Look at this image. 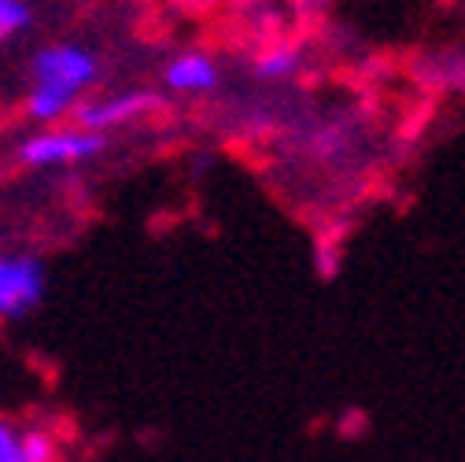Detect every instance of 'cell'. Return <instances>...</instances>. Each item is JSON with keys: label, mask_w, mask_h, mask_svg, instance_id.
Returning <instances> with one entry per match:
<instances>
[{"label": "cell", "mask_w": 465, "mask_h": 462, "mask_svg": "<svg viewBox=\"0 0 465 462\" xmlns=\"http://www.w3.org/2000/svg\"><path fill=\"white\" fill-rule=\"evenodd\" d=\"M100 82V55L85 45L60 41L45 45L30 60V89L23 96V115L34 126H60Z\"/></svg>", "instance_id": "1"}, {"label": "cell", "mask_w": 465, "mask_h": 462, "mask_svg": "<svg viewBox=\"0 0 465 462\" xmlns=\"http://www.w3.org/2000/svg\"><path fill=\"white\" fill-rule=\"evenodd\" d=\"M104 148H107L104 134H89L74 123H60L23 137L15 148V159L30 170H60V166H82L96 159Z\"/></svg>", "instance_id": "2"}, {"label": "cell", "mask_w": 465, "mask_h": 462, "mask_svg": "<svg viewBox=\"0 0 465 462\" xmlns=\"http://www.w3.org/2000/svg\"><path fill=\"white\" fill-rule=\"evenodd\" d=\"M166 100L152 89H119V93H100V96H85L74 115H71V123L89 130V134H104L107 130H123L137 119H148V115H155Z\"/></svg>", "instance_id": "3"}, {"label": "cell", "mask_w": 465, "mask_h": 462, "mask_svg": "<svg viewBox=\"0 0 465 462\" xmlns=\"http://www.w3.org/2000/svg\"><path fill=\"white\" fill-rule=\"evenodd\" d=\"M48 288L45 263L26 252H0V322L30 315Z\"/></svg>", "instance_id": "4"}, {"label": "cell", "mask_w": 465, "mask_h": 462, "mask_svg": "<svg viewBox=\"0 0 465 462\" xmlns=\"http://www.w3.org/2000/svg\"><path fill=\"white\" fill-rule=\"evenodd\" d=\"M218 64L211 60L207 52H178L173 60L163 67V85L170 93H182V96H196V93H211L218 89Z\"/></svg>", "instance_id": "5"}, {"label": "cell", "mask_w": 465, "mask_h": 462, "mask_svg": "<svg viewBox=\"0 0 465 462\" xmlns=\"http://www.w3.org/2000/svg\"><path fill=\"white\" fill-rule=\"evenodd\" d=\"M300 67H303V45L300 41H281V45H270L266 52L255 55L252 75L262 78V82H284V78H292Z\"/></svg>", "instance_id": "6"}, {"label": "cell", "mask_w": 465, "mask_h": 462, "mask_svg": "<svg viewBox=\"0 0 465 462\" xmlns=\"http://www.w3.org/2000/svg\"><path fill=\"white\" fill-rule=\"evenodd\" d=\"M19 458L23 462H60V440L45 426L19 429Z\"/></svg>", "instance_id": "7"}, {"label": "cell", "mask_w": 465, "mask_h": 462, "mask_svg": "<svg viewBox=\"0 0 465 462\" xmlns=\"http://www.w3.org/2000/svg\"><path fill=\"white\" fill-rule=\"evenodd\" d=\"M30 5L26 0H0V41H12L30 26Z\"/></svg>", "instance_id": "8"}, {"label": "cell", "mask_w": 465, "mask_h": 462, "mask_svg": "<svg viewBox=\"0 0 465 462\" xmlns=\"http://www.w3.org/2000/svg\"><path fill=\"white\" fill-rule=\"evenodd\" d=\"M0 462H23L19 458V426L0 415Z\"/></svg>", "instance_id": "9"}, {"label": "cell", "mask_w": 465, "mask_h": 462, "mask_svg": "<svg viewBox=\"0 0 465 462\" xmlns=\"http://www.w3.org/2000/svg\"><path fill=\"white\" fill-rule=\"evenodd\" d=\"M314 266H318V274H322L325 281H332V277L340 274V252H336L332 245H322V248L314 252Z\"/></svg>", "instance_id": "10"}, {"label": "cell", "mask_w": 465, "mask_h": 462, "mask_svg": "<svg viewBox=\"0 0 465 462\" xmlns=\"http://www.w3.org/2000/svg\"><path fill=\"white\" fill-rule=\"evenodd\" d=\"M343 145H347V137H343V134H329V137H325V134H318V137H314V152H318V156H340V152H343Z\"/></svg>", "instance_id": "11"}]
</instances>
